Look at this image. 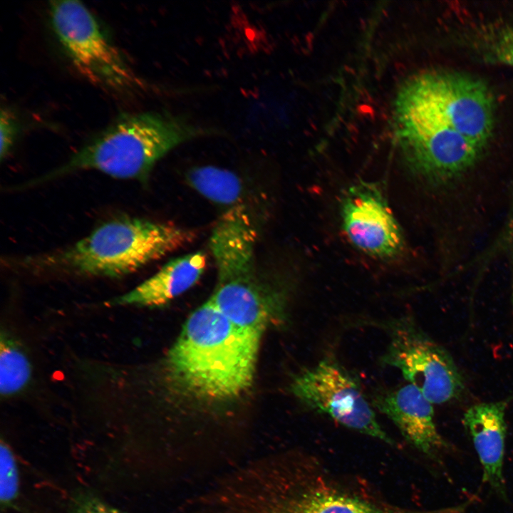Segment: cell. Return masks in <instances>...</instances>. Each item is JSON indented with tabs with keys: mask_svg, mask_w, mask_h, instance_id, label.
Returning <instances> with one entry per match:
<instances>
[{
	"mask_svg": "<svg viewBox=\"0 0 513 513\" xmlns=\"http://www.w3.org/2000/svg\"><path fill=\"white\" fill-rule=\"evenodd\" d=\"M198 513H436L349 485L313 455L284 450L240 462L195 499Z\"/></svg>",
	"mask_w": 513,
	"mask_h": 513,
	"instance_id": "1",
	"label": "cell"
},
{
	"mask_svg": "<svg viewBox=\"0 0 513 513\" xmlns=\"http://www.w3.org/2000/svg\"><path fill=\"white\" fill-rule=\"evenodd\" d=\"M261 336L233 324L209 299L190 314L170 348L169 377L196 398L239 397L253 381Z\"/></svg>",
	"mask_w": 513,
	"mask_h": 513,
	"instance_id": "2",
	"label": "cell"
},
{
	"mask_svg": "<svg viewBox=\"0 0 513 513\" xmlns=\"http://www.w3.org/2000/svg\"><path fill=\"white\" fill-rule=\"evenodd\" d=\"M194 238L192 231L171 224L120 218L102 224L72 245L26 262L45 271L120 277L182 248Z\"/></svg>",
	"mask_w": 513,
	"mask_h": 513,
	"instance_id": "3",
	"label": "cell"
},
{
	"mask_svg": "<svg viewBox=\"0 0 513 513\" xmlns=\"http://www.w3.org/2000/svg\"><path fill=\"white\" fill-rule=\"evenodd\" d=\"M182 115L145 112L120 116L46 176L96 170L118 179L143 180L164 155L180 144L207 134Z\"/></svg>",
	"mask_w": 513,
	"mask_h": 513,
	"instance_id": "4",
	"label": "cell"
},
{
	"mask_svg": "<svg viewBox=\"0 0 513 513\" xmlns=\"http://www.w3.org/2000/svg\"><path fill=\"white\" fill-rule=\"evenodd\" d=\"M494 108L492 95L483 81L460 72L435 71L415 76L401 86L395 118L455 131L482 151L492 134Z\"/></svg>",
	"mask_w": 513,
	"mask_h": 513,
	"instance_id": "5",
	"label": "cell"
},
{
	"mask_svg": "<svg viewBox=\"0 0 513 513\" xmlns=\"http://www.w3.org/2000/svg\"><path fill=\"white\" fill-rule=\"evenodd\" d=\"M256 239L255 228L247 219H229L216 225L210 249L217 284L209 300L237 327L262 335L272 299L266 294L256 273Z\"/></svg>",
	"mask_w": 513,
	"mask_h": 513,
	"instance_id": "6",
	"label": "cell"
},
{
	"mask_svg": "<svg viewBox=\"0 0 513 513\" xmlns=\"http://www.w3.org/2000/svg\"><path fill=\"white\" fill-rule=\"evenodd\" d=\"M48 11L58 43L85 78L114 91H130L141 85L95 16L82 2L51 1Z\"/></svg>",
	"mask_w": 513,
	"mask_h": 513,
	"instance_id": "7",
	"label": "cell"
},
{
	"mask_svg": "<svg viewBox=\"0 0 513 513\" xmlns=\"http://www.w3.org/2000/svg\"><path fill=\"white\" fill-rule=\"evenodd\" d=\"M389 325L390 340L382 363L399 369L432 404L460 396L464 379L451 355L410 318Z\"/></svg>",
	"mask_w": 513,
	"mask_h": 513,
	"instance_id": "8",
	"label": "cell"
},
{
	"mask_svg": "<svg viewBox=\"0 0 513 513\" xmlns=\"http://www.w3.org/2000/svg\"><path fill=\"white\" fill-rule=\"evenodd\" d=\"M291 390L314 411L348 429L395 445L378 423L357 381L337 362L325 359L301 371L294 378Z\"/></svg>",
	"mask_w": 513,
	"mask_h": 513,
	"instance_id": "9",
	"label": "cell"
},
{
	"mask_svg": "<svg viewBox=\"0 0 513 513\" xmlns=\"http://www.w3.org/2000/svg\"><path fill=\"white\" fill-rule=\"evenodd\" d=\"M396 127L409 169L432 185H445L467 172L482 150L458 133L422 124Z\"/></svg>",
	"mask_w": 513,
	"mask_h": 513,
	"instance_id": "10",
	"label": "cell"
},
{
	"mask_svg": "<svg viewBox=\"0 0 513 513\" xmlns=\"http://www.w3.org/2000/svg\"><path fill=\"white\" fill-rule=\"evenodd\" d=\"M341 211L343 229L361 251L389 259L402 250L401 230L375 185L363 182L349 187L343 197Z\"/></svg>",
	"mask_w": 513,
	"mask_h": 513,
	"instance_id": "11",
	"label": "cell"
},
{
	"mask_svg": "<svg viewBox=\"0 0 513 513\" xmlns=\"http://www.w3.org/2000/svg\"><path fill=\"white\" fill-rule=\"evenodd\" d=\"M373 404L420 453L437 464L442 462L451 445L437 428L433 404L418 388L409 383L382 392L375 395Z\"/></svg>",
	"mask_w": 513,
	"mask_h": 513,
	"instance_id": "12",
	"label": "cell"
},
{
	"mask_svg": "<svg viewBox=\"0 0 513 513\" xmlns=\"http://www.w3.org/2000/svg\"><path fill=\"white\" fill-rule=\"evenodd\" d=\"M508 403L509 400H502L475 404L462 418L482 468L483 482L504 502L508 501L504 476Z\"/></svg>",
	"mask_w": 513,
	"mask_h": 513,
	"instance_id": "13",
	"label": "cell"
},
{
	"mask_svg": "<svg viewBox=\"0 0 513 513\" xmlns=\"http://www.w3.org/2000/svg\"><path fill=\"white\" fill-rule=\"evenodd\" d=\"M207 257L202 252L170 260L154 275L111 303L120 306H158L190 289L202 275Z\"/></svg>",
	"mask_w": 513,
	"mask_h": 513,
	"instance_id": "14",
	"label": "cell"
},
{
	"mask_svg": "<svg viewBox=\"0 0 513 513\" xmlns=\"http://www.w3.org/2000/svg\"><path fill=\"white\" fill-rule=\"evenodd\" d=\"M188 183L206 199L222 205H232L242 192L239 177L232 172L214 166H202L188 172Z\"/></svg>",
	"mask_w": 513,
	"mask_h": 513,
	"instance_id": "15",
	"label": "cell"
},
{
	"mask_svg": "<svg viewBox=\"0 0 513 513\" xmlns=\"http://www.w3.org/2000/svg\"><path fill=\"white\" fill-rule=\"evenodd\" d=\"M31 376L29 359L21 346L6 333L0 342V393L9 397L22 391Z\"/></svg>",
	"mask_w": 513,
	"mask_h": 513,
	"instance_id": "16",
	"label": "cell"
},
{
	"mask_svg": "<svg viewBox=\"0 0 513 513\" xmlns=\"http://www.w3.org/2000/svg\"><path fill=\"white\" fill-rule=\"evenodd\" d=\"M475 41L484 57L513 67V23L482 27L477 33Z\"/></svg>",
	"mask_w": 513,
	"mask_h": 513,
	"instance_id": "17",
	"label": "cell"
},
{
	"mask_svg": "<svg viewBox=\"0 0 513 513\" xmlns=\"http://www.w3.org/2000/svg\"><path fill=\"white\" fill-rule=\"evenodd\" d=\"M19 491V474L15 455L9 445H0V502L1 508L11 507Z\"/></svg>",
	"mask_w": 513,
	"mask_h": 513,
	"instance_id": "18",
	"label": "cell"
},
{
	"mask_svg": "<svg viewBox=\"0 0 513 513\" xmlns=\"http://www.w3.org/2000/svg\"><path fill=\"white\" fill-rule=\"evenodd\" d=\"M18 131L17 120L9 108H1L0 117V155L3 160L10 152Z\"/></svg>",
	"mask_w": 513,
	"mask_h": 513,
	"instance_id": "19",
	"label": "cell"
},
{
	"mask_svg": "<svg viewBox=\"0 0 513 513\" xmlns=\"http://www.w3.org/2000/svg\"><path fill=\"white\" fill-rule=\"evenodd\" d=\"M118 510L109 507L96 497L81 493L74 497L68 513H117Z\"/></svg>",
	"mask_w": 513,
	"mask_h": 513,
	"instance_id": "20",
	"label": "cell"
},
{
	"mask_svg": "<svg viewBox=\"0 0 513 513\" xmlns=\"http://www.w3.org/2000/svg\"><path fill=\"white\" fill-rule=\"evenodd\" d=\"M117 513H123V512H120V511L118 510V512H117Z\"/></svg>",
	"mask_w": 513,
	"mask_h": 513,
	"instance_id": "21",
	"label": "cell"
}]
</instances>
